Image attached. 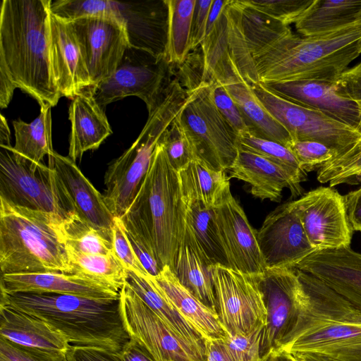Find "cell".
Segmentation results:
<instances>
[{
    "mask_svg": "<svg viewBox=\"0 0 361 361\" xmlns=\"http://www.w3.org/2000/svg\"><path fill=\"white\" fill-rule=\"evenodd\" d=\"M296 201L305 234L317 251L350 247L353 229L343 195L320 186Z\"/></svg>",
    "mask_w": 361,
    "mask_h": 361,
    "instance_id": "cell-17",
    "label": "cell"
},
{
    "mask_svg": "<svg viewBox=\"0 0 361 361\" xmlns=\"http://www.w3.org/2000/svg\"><path fill=\"white\" fill-rule=\"evenodd\" d=\"M169 126L157 112L149 113L136 140L109 165L102 195L115 217L121 218L133 201L149 171L154 149Z\"/></svg>",
    "mask_w": 361,
    "mask_h": 361,
    "instance_id": "cell-11",
    "label": "cell"
},
{
    "mask_svg": "<svg viewBox=\"0 0 361 361\" xmlns=\"http://www.w3.org/2000/svg\"><path fill=\"white\" fill-rule=\"evenodd\" d=\"M212 264L185 227L173 271L179 282L207 307L216 312Z\"/></svg>",
    "mask_w": 361,
    "mask_h": 361,
    "instance_id": "cell-28",
    "label": "cell"
},
{
    "mask_svg": "<svg viewBox=\"0 0 361 361\" xmlns=\"http://www.w3.org/2000/svg\"><path fill=\"white\" fill-rule=\"evenodd\" d=\"M176 120L193 160L216 171L231 169L238 154V134L216 108L210 82L203 81L190 90Z\"/></svg>",
    "mask_w": 361,
    "mask_h": 361,
    "instance_id": "cell-8",
    "label": "cell"
},
{
    "mask_svg": "<svg viewBox=\"0 0 361 361\" xmlns=\"http://www.w3.org/2000/svg\"><path fill=\"white\" fill-rule=\"evenodd\" d=\"M315 0H246L255 8L288 25L295 23Z\"/></svg>",
    "mask_w": 361,
    "mask_h": 361,
    "instance_id": "cell-43",
    "label": "cell"
},
{
    "mask_svg": "<svg viewBox=\"0 0 361 361\" xmlns=\"http://www.w3.org/2000/svg\"><path fill=\"white\" fill-rule=\"evenodd\" d=\"M120 219L145 237L161 269L169 266L173 271L185 230V209L178 172L160 142L136 196Z\"/></svg>",
    "mask_w": 361,
    "mask_h": 361,
    "instance_id": "cell-6",
    "label": "cell"
},
{
    "mask_svg": "<svg viewBox=\"0 0 361 361\" xmlns=\"http://www.w3.org/2000/svg\"><path fill=\"white\" fill-rule=\"evenodd\" d=\"M159 142L165 149L169 162L177 171L193 160L188 141L176 119Z\"/></svg>",
    "mask_w": 361,
    "mask_h": 361,
    "instance_id": "cell-45",
    "label": "cell"
},
{
    "mask_svg": "<svg viewBox=\"0 0 361 361\" xmlns=\"http://www.w3.org/2000/svg\"><path fill=\"white\" fill-rule=\"evenodd\" d=\"M111 241L115 255L127 271L142 276L149 274L136 255L127 236L124 224L118 217H114Z\"/></svg>",
    "mask_w": 361,
    "mask_h": 361,
    "instance_id": "cell-47",
    "label": "cell"
},
{
    "mask_svg": "<svg viewBox=\"0 0 361 361\" xmlns=\"http://www.w3.org/2000/svg\"><path fill=\"white\" fill-rule=\"evenodd\" d=\"M295 269L303 301L295 323L273 352L361 361V310L317 278Z\"/></svg>",
    "mask_w": 361,
    "mask_h": 361,
    "instance_id": "cell-2",
    "label": "cell"
},
{
    "mask_svg": "<svg viewBox=\"0 0 361 361\" xmlns=\"http://www.w3.org/2000/svg\"><path fill=\"white\" fill-rule=\"evenodd\" d=\"M347 214L353 231H361V187L343 195Z\"/></svg>",
    "mask_w": 361,
    "mask_h": 361,
    "instance_id": "cell-54",
    "label": "cell"
},
{
    "mask_svg": "<svg viewBox=\"0 0 361 361\" xmlns=\"http://www.w3.org/2000/svg\"><path fill=\"white\" fill-rule=\"evenodd\" d=\"M238 147L259 154L286 169L300 183L307 180V173L302 170L293 152L287 147L279 142L245 133L238 135Z\"/></svg>",
    "mask_w": 361,
    "mask_h": 361,
    "instance_id": "cell-40",
    "label": "cell"
},
{
    "mask_svg": "<svg viewBox=\"0 0 361 361\" xmlns=\"http://www.w3.org/2000/svg\"><path fill=\"white\" fill-rule=\"evenodd\" d=\"M120 355L122 361H156L144 346L131 338L123 346Z\"/></svg>",
    "mask_w": 361,
    "mask_h": 361,
    "instance_id": "cell-55",
    "label": "cell"
},
{
    "mask_svg": "<svg viewBox=\"0 0 361 361\" xmlns=\"http://www.w3.org/2000/svg\"><path fill=\"white\" fill-rule=\"evenodd\" d=\"M0 293H51L118 298L120 290L86 276L46 271L1 275Z\"/></svg>",
    "mask_w": 361,
    "mask_h": 361,
    "instance_id": "cell-24",
    "label": "cell"
},
{
    "mask_svg": "<svg viewBox=\"0 0 361 361\" xmlns=\"http://www.w3.org/2000/svg\"><path fill=\"white\" fill-rule=\"evenodd\" d=\"M257 238L267 268H295L317 251L305 234L296 200L270 212L257 231Z\"/></svg>",
    "mask_w": 361,
    "mask_h": 361,
    "instance_id": "cell-19",
    "label": "cell"
},
{
    "mask_svg": "<svg viewBox=\"0 0 361 361\" xmlns=\"http://www.w3.org/2000/svg\"><path fill=\"white\" fill-rule=\"evenodd\" d=\"M361 183V175L357 179V183Z\"/></svg>",
    "mask_w": 361,
    "mask_h": 361,
    "instance_id": "cell-60",
    "label": "cell"
},
{
    "mask_svg": "<svg viewBox=\"0 0 361 361\" xmlns=\"http://www.w3.org/2000/svg\"><path fill=\"white\" fill-rule=\"evenodd\" d=\"M215 223L228 267L247 274H259L266 269L255 229L233 196L230 183L213 207Z\"/></svg>",
    "mask_w": 361,
    "mask_h": 361,
    "instance_id": "cell-18",
    "label": "cell"
},
{
    "mask_svg": "<svg viewBox=\"0 0 361 361\" xmlns=\"http://www.w3.org/2000/svg\"><path fill=\"white\" fill-rule=\"evenodd\" d=\"M185 209V227L195 238L212 265L228 267L215 223L213 207L202 202L183 198ZM229 268V267H228Z\"/></svg>",
    "mask_w": 361,
    "mask_h": 361,
    "instance_id": "cell-34",
    "label": "cell"
},
{
    "mask_svg": "<svg viewBox=\"0 0 361 361\" xmlns=\"http://www.w3.org/2000/svg\"><path fill=\"white\" fill-rule=\"evenodd\" d=\"M0 146L9 147L11 144V131L6 118L1 114Z\"/></svg>",
    "mask_w": 361,
    "mask_h": 361,
    "instance_id": "cell-57",
    "label": "cell"
},
{
    "mask_svg": "<svg viewBox=\"0 0 361 361\" xmlns=\"http://www.w3.org/2000/svg\"><path fill=\"white\" fill-rule=\"evenodd\" d=\"M0 336L14 343L65 352L66 338L42 319L13 307L0 304Z\"/></svg>",
    "mask_w": 361,
    "mask_h": 361,
    "instance_id": "cell-27",
    "label": "cell"
},
{
    "mask_svg": "<svg viewBox=\"0 0 361 361\" xmlns=\"http://www.w3.org/2000/svg\"><path fill=\"white\" fill-rule=\"evenodd\" d=\"M295 269L317 278L361 310V254L350 247L316 251Z\"/></svg>",
    "mask_w": 361,
    "mask_h": 361,
    "instance_id": "cell-23",
    "label": "cell"
},
{
    "mask_svg": "<svg viewBox=\"0 0 361 361\" xmlns=\"http://www.w3.org/2000/svg\"><path fill=\"white\" fill-rule=\"evenodd\" d=\"M361 175V137L348 150L322 165L317 173V179L329 187L341 184H357Z\"/></svg>",
    "mask_w": 361,
    "mask_h": 361,
    "instance_id": "cell-41",
    "label": "cell"
},
{
    "mask_svg": "<svg viewBox=\"0 0 361 361\" xmlns=\"http://www.w3.org/2000/svg\"><path fill=\"white\" fill-rule=\"evenodd\" d=\"M67 249L71 274L88 276L121 291L126 282L128 271L114 252L109 255H91L75 251L68 245Z\"/></svg>",
    "mask_w": 361,
    "mask_h": 361,
    "instance_id": "cell-38",
    "label": "cell"
},
{
    "mask_svg": "<svg viewBox=\"0 0 361 361\" xmlns=\"http://www.w3.org/2000/svg\"><path fill=\"white\" fill-rule=\"evenodd\" d=\"M219 321L230 336L247 335L266 326L267 312L258 274H247L222 265H212Z\"/></svg>",
    "mask_w": 361,
    "mask_h": 361,
    "instance_id": "cell-12",
    "label": "cell"
},
{
    "mask_svg": "<svg viewBox=\"0 0 361 361\" xmlns=\"http://www.w3.org/2000/svg\"><path fill=\"white\" fill-rule=\"evenodd\" d=\"M48 159L66 192L74 213L112 240L115 216L106 204L103 195L68 157L54 152Z\"/></svg>",
    "mask_w": 361,
    "mask_h": 361,
    "instance_id": "cell-22",
    "label": "cell"
},
{
    "mask_svg": "<svg viewBox=\"0 0 361 361\" xmlns=\"http://www.w3.org/2000/svg\"><path fill=\"white\" fill-rule=\"evenodd\" d=\"M169 8L166 58L180 65L190 54L192 20L195 0H166Z\"/></svg>",
    "mask_w": 361,
    "mask_h": 361,
    "instance_id": "cell-37",
    "label": "cell"
},
{
    "mask_svg": "<svg viewBox=\"0 0 361 361\" xmlns=\"http://www.w3.org/2000/svg\"><path fill=\"white\" fill-rule=\"evenodd\" d=\"M126 283L176 335L205 354V339L175 308L154 276L128 271Z\"/></svg>",
    "mask_w": 361,
    "mask_h": 361,
    "instance_id": "cell-30",
    "label": "cell"
},
{
    "mask_svg": "<svg viewBox=\"0 0 361 361\" xmlns=\"http://www.w3.org/2000/svg\"><path fill=\"white\" fill-rule=\"evenodd\" d=\"M39 115L32 122L13 121L15 145L12 149L32 164H40L45 155L54 151L51 136V106H40Z\"/></svg>",
    "mask_w": 361,
    "mask_h": 361,
    "instance_id": "cell-33",
    "label": "cell"
},
{
    "mask_svg": "<svg viewBox=\"0 0 361 361\" xmlns=\"http://www.w3.org/2000/svg\"><path fill=\"white\" fill-rule=\"evenodd\" d=\"M230 178L250 185L252 195L262 200L279 202L283 188L289 189L292 197L303 195L301 183L283 167L253 152L238 148L236 159L228 170Z\"/></svg>",
    "mask_w": 361,
    "mask_h": 361,
    "instance_id": "cell-25",
    "label": "cell"
},
{
    "mask_svg": "<svg viewBox=\"0 0 361 361\" xmlns=\"http://www.w3.org/2000/svg\"><path fill=\"white\" fill-rule=\"evenodd\" d=\"M0 361H68L66 353L20 345L0 336Z\"/></svg>",
    "mask_w": 361,
    "mask_h": 361,
    "instance_id": "cell-48",
    "label": "cell"
},
{
    "mask_svg": "<svg viewBox=\"0 0 361 361\" xmlns=\"http://www.w3.org/2000/svg\"><path fill=\"white\" fill-rule=\"evenodd\" d=\"M265 326L247 335L230 336L222 339L233 361H261V345Z\"/></svg>",
    "mask_w": 361,
    "mask_h": 361,
    "instance_id": "cell-46",
    "label": "cell"
},
{
    "mask_svg": "<svg viewBox=\"0 0 361 361\" xmlns=\"http://www.w3.org/2000/svg\"><path fill=\"white\" fill-rule=\"evenodd\" d=\"M361 64V63H360Z\"/></svg>",
    "mask_w": 361,
    "mask_h": 361,
    "instance_id": "cell-61",
    "label": "cell"
},
{
    "mask_svg": "<svg viewBox=\"0 0 361 361\" xmlns=\"http://www.w3.org/2000/svg\"><path fill=\"white\" fill-rule=\"evenodd\" d=\"M178 172L183 198L202 202L209 208L214 206L229 178L224 171H213L192 160Z\"/></svg>",
    "mask_w": 361,
    "mask_h": 361,
    "instance_id": "cell-35",
    "label": "cell"
},
{
    "mask_svg": "<svg viewBox=\"0 0 361 361\" xmlns=\"http://www.w3.org/2000/svg\"><path fill=\"white\" fill-rule=\"evenodd\" d=\"M63 229L68 247L85 254L112 253L111 238L72 214L63 221Z\"/></svg>",
    "mask_w": 361,
    "mask_h": 361,
    "instance_id": "cell-39",
    "label": "cell"
},
{
    "mask_svg": "<svg viewBox=\"0 0 361 361\" xmlns=\"http://www.w3.org/2000/svg\"><path fill=\"white\" fill-rule=\"evenodd\" d=\"M205 361H233L222 339L205 340Z\"/></svg>",
    "mask_w": 361,
    "mask_h": 361,
    "instance_id": "cell-56",
    "label": "cell"
},
{
    "mask_svg": "<svg viewBox=\"0 0 361 361\" xmlns=\"http://www.w3.org/2000/svg\"><path fill=\"white\" fill-rule=\"evenodd\" d=\"M361 54V19L324 35L292 31L255 58L261 84L295 80L336 82Z\"/></svg>",
    "mask_w": 361,
    "mask_h": 361,
    "instance_id": "cell-4",
    "label": "cell"
},
{
    "mask_svg": "<svg viewBox=\"0 0 361 361\" xmlns=\"http://www.w3.org/2000/svg\"><path fill=\"white\" fill-rule=\"evenodd\" d=\"M336 84L343 94L357 104L361 116V64L347 69ZM360 131L361 133V122Z\"/></svg>",
    "mask_w": 361,
    "mask_h": 361,
    "instance_id": "cell-53",
    "label": "cell"
},
{
    "mask_svg": "<svg viewBox=\"0 0 361 361\" xmlns=\"http://www.w3.org/2000/svg\"><path fill=\"white\" fill-rule=\"evenodd\" d=\"M361 19V0H315L295 23L302 37H312L336 31Z\"/></svg>",
    "mask_w": 361,
    "mask_h": 361,
    "instance_id": "cell-31",
    "label": "cell"
},
{
    "mask_svg": "<svg viewBox=\"0 0 361 361\" xmlns=\"http://www.w3.org/2000/svg\"><path fill=\"white\" fill-rule=\"evenodd\" d=\"M202 82L259 83L237 0H214L201 45Z\"/></svg>",
    "mask_w": 361,
    "mask_h": 361,
    "instance_id": "cell-7",
    "label": "cell"
},
{
    "mask_svg": "<svg viewBox=\"0 0 361 361\" xmlns=\"http://www.w3.org/2000/svg\"><path fill=\"white\" fill-rule=\"evenodd\" d=\"M210 82L212 97L220 114L238 135L248 133L247 127L238 105L224 85L219 82L212 81Z\"/></svg>",
    "mask_w": 361,
    "mask_h": 361,
    "instance_id": "cell-49",
    "label": "cell"
},
{
    "mask_svg": "<svg viewBox=\"0 0 361 361\" xmlns=\"http://www.w3.org/2000/svg\"><path fill=\"white\" fill-rule=\"evenodd\" d=\"M287 147L306 173L318 170L337 155L324 144L312 140H293Z\"/></svg>",
    "mask_w": 361,
    "mask_h": 361,
    "instance_id": "cell-44",
    "label": "cell"
},
{
    "mask_svg": "<svg viewBox=\"0 0 361 361\" xmlns=\"http://www.w3.org/2000/svg\"><path fill=\"white\" fill-rule=\"evenodd\" d=\"M91 86L73 99L69 106L71 133L68 157L75 162L88 150L97 149L112 130L102 109L94 95Z\"/></svg>",
    "mask_w": 361,
    "mask_h": 361,
    "instance_id": "cell-26",
    "label": "cell"
},
{
    "mask_svg": "<svg viewBox=\"0 0 361 361\" xmlns=\"http://www.w3.org/2000/svg\"><path fill=\"white\" fill-rule=\"evenodd\" d=\"M63 221L56 214L20 207L0 197L1 275L71 274Z\"/></svg>",
    "mask_w": 361,
    "mask_h": 361,
    "instance_id": "cell-5",
    "label": "cell"
},
{
    "mask_svg": "<svg viewBox=\"0 0 361 361\" xmlns=\"http://www.w3.org/2000/svg\"><path fill=\"white\" fill-rule=\"evenodd\" d=\"M267 312L261 345V361L278 347L295 323L304 290L295 268H267L258 274Z\"/></svg>",
    "mask_w": 361,
    "mask_h": 361,
    "instance_id": "cell-16",
    "label": "cell"
},
{
    "mask_svg": "<svg viewBox=\"0 0 361 361\" xmlns=\"http://www.w3.org/2000/svg\"><path fill=\"white\" fill-rule=\"evenodd\" d=\"M12 147L0 146V197L20 207L56 214L64 220L75 214L54 169L31 163Z\"/></svg>",
    "mask_w": 361,
    "mask_h": 361,
    "instance_id": "cell-9",
    "label": "cell"
},
{
    "mask_svg": "<svg viewBox=\"0 0 361 361\" xmlns=\"http://www.w3.org/2000/svg\"><path fill=\"white\" fill-rule=\"evenodd\" d=\"M154 277L175 308L205 340L224 339L228 335L217 313L190 293L179 282L170 267L164 266Z\"/></svg>",
    "mask_w": 361,
    "mask_h": 361,
    "instance_id": "cell-29",
    "label": "cell"
},
{
    "mask_svg": "<svg viewBox=\"0 0 361 361\" xmlns=\"http://www.w3.org/2000/svg\"><path fill=\"white\" fill-rule=\"evenodd\" d=\"M250 87L265 109L287 130L293 140L319 142L338 155L361 137L358 130L319 111L285 99L261 83Z\"/></svg>",
    "mask_w": 361,
    "mask_h": 361,
    "instance_id": "cell-13",
    "label": "cell"
},
{
    "mask_svg": "<svg viewBox=\"0 0 361 361\" xmlns=\"http://www.w3.org/2000/svg\"><path fill=\"white\" fill-rule=\"evenodd\" d=\"M213 1L195 0L190 35L191 51L200 46L204 40Z\"/></svg>",
    "mask_w": 361,
    "mask_h": 361,
    "instance_id": "cell-51",
    "label": "cell"
},
{
    "mask_svg": "<svg viewBox=\"0 0 361 361\" xmlns=\"http://www.w3.org/2000/svg\"><path fill=\"white\" fill-rule=\"evenodd\" d=\"M120 294L122 317L130 338L144 346L156 361H205V354L176 335L126 282Z\"/></svg>",
    "mask_w": 361,
    "mask_h": 361,
    "instance_id": "cell-14",
    "label": "cell"
},
{
    "mask_svg": "<svg viewBox=\"0 0 361 361\" xmlns=\"http://www.w3.org/2000/svg\"><path fill=\"white\" fill-rule=\"evenodd\" d=\"M0 304L37 316L74 345L120 353L130 340L118 298L51 293H0Z\"/></svg>",
    "mask_w": 361,
    "mask_h": 361,
    "instance_id": "cell-3",
    "label": "cell"
},
{
    "mask_svg": "<svg viewBox=\"0 0 361 361\" xmlns=\"http://www.w3.org/2000/svg\"><path fill=\"white\" fill-rule=\"evenodd\" d=\"M66 356L68 361H122L120 353L92 346L70 345Z\"/></svg>",
    "mask_w": 361,
    "mask_h": 361,
    "instance_id": "cell-52",
    "label": "cell"
},
{
    "mask_svg": "<svg viewBox=\"0 0 361 361\" xmlns=\"http://www.w3.org/2000/svg\"><path fill=\"white\" fill-rule=\"evenodd\" d=\"M126 8V3L108 0H59L52 1L50 6L51 13L54 16L67 22L83 17L99 16L125 20Z\"/></svg>",
    "mask_w": 361,
    "mask_h": 361,
    "instance_id": "cell-42",
    "label": "cell"
},
{
    "mask_svg": "<svg viewBox=\"0 0 361 361\" xmlns=\"http://www.w3.org/2000/svg\"><path fill=\"white\" fill-rule=\"evenodd\" d=\"M288 354V353H286ZM294 361H326L318 356L307 354H288Z\"/></svg>",
    "mask_w": 361,
    "mask_h": 361,
    "instance_id": "cell-58",
    "label": "cell"
},
{
    "mask_svg": "<svg viewBox=\"0 0 361 361\" xmlns=\"http://www.w3.org/2000/svg\"><path fill=\"white\" fill-rule=\"evenodd\" d=\"M248 49L254 59L290 32L288 25L255 8L246 0H237Z\"/></svg>",
    "mask_w": 361,
    "mask_h": 361,
    "instance_id": "cell-36",
    "label": "cell"
},
{
    "mask_svg": "<svg viewBox=\"0 0 361 361\" xmlns=\"http://www.w3.org/2000/svg\"><path fill=\"white\" fill-rule=\"evenodd\" d=\"M262 85L285 99L319 111L360 132L358 106L340 92L336 82L295 80Z\"/></svg>",
    "mask_w": 361,
    "mask_h": 361,
    "instance_id": "cell-20",
    "label": "cell"
},
{
    "mask_svg": "<svg viewBox=\"0 0 361 361\" xmlns=\"http://www.w3.org/2000/svg\"><path fill=\"white\" fill-rule=\"evenodd\" d=\"M67 22V21H66ZM94 86L109 78L131 45L127 22L112 16L83 17L68 22Z\"/></svg>",
    "mask_w": 361,
    "mask_h": 361,
    "instance_id": "cell-15",
    "label": "cell"
},
{
    "mask_svg": "<svg viewBox=\"0 0 361 361\" xmlns=\"http://www.w3.org/2000/svg\"><path fill=\"white\" fill-rule=\"evenodd\" d=\"M51 0H3L0 14V75L40 106L61 97L50 60Z\"/></svg>",
    "mask_w": 361,
    "mask_h": 361,
    "instance_id": "cell-1",
    "label": "cell"
},
{
    "mask_svg": "<svg viewBox=\"0 0 361 361\" xmlns=\"http://www.w3.org/2000/svg\"><path fill=\"white\" fill-rule=\"evenodd\" d=\"M294 361V360H293Z\"/></svg>",
    "mask_w": 361,
    "mask_h": 361,
    "instance_id": "cell-62",
    "label": "cell"
},
{
    "mask_svg": "<svg viewBox=\"0 0 361 361\" xmlns=\"http://www.w3.org/2000/svg\"><path fill=\"white\" fill-rule=\"evenodd\" d=\"M238 105L248 133L287 147L293 140L287 130L265 109L250 85L244 82L223 84Z\"/></svg>",
    "mask_w": 361,
    "mask_h": 361,
    "instance_id": "cell-32",
    "label": "cell"
},
{
    "mask_svg": "<svg viewBox=\"0 0 361 361\" xmlns=\"http://www.w3.org/2000/svg\"><path fill=\"white\" fill-rule=\"evenodd\" d=\"M262 361H293L286 353L272 352Z\"/></svg>",
    "mask_w": 361,
    "mask_h": 361,
    "instance_id": "cell-59",
    "label": "cell"
},
{
    "mask_svg": "<svg viewBox=\"0 0 361 361\" xmlns=\"http://www.w3.org/2000/svg\"><path fill=\"white\" fill-rule=\"evenodd\" d=\"M49 44L52 73L61 97L73 99L94 86L72 26L51 13Z\"/></svg>",
    "mask_w": 361,
    "mask_h": 361,
    "instance_id": "cell-21",
    "label": "cell"
},
{
    "mask_svg": "<svg viewBox=\"0 0 361 361\" xmlns=\"http://www.w3.org/2000/svg\"><path fill=\"white\" fill-rule=\"evenodd\" d=\"M173 73V66L165 56H157L131 44L114 74L94 86V98L104 109L110 103L135 96L146 104L150 112L172 80Z\"/></svg>",
    "mask_w": 361,
    "mask_h": 361,
    "instance_id": "cell-10",
    "label": "cell"
},
{
    "mask_svg": "<svg viewBox=\"0 0 361 361\" xmlns=\"http://www.w3.org/2000/svg\"><path fill=\"white\" fill-rule=\"evenodd\" d=\"M123 223L128 240L139 260L149 274L157 276L161 269L152 246L133 226L126 221Z\"/></svg>",
    "mask_w": 361,
    "mask_h": 361,
    "instance_id": "cell-50",
    "label": "cell"
}]
</instances>
